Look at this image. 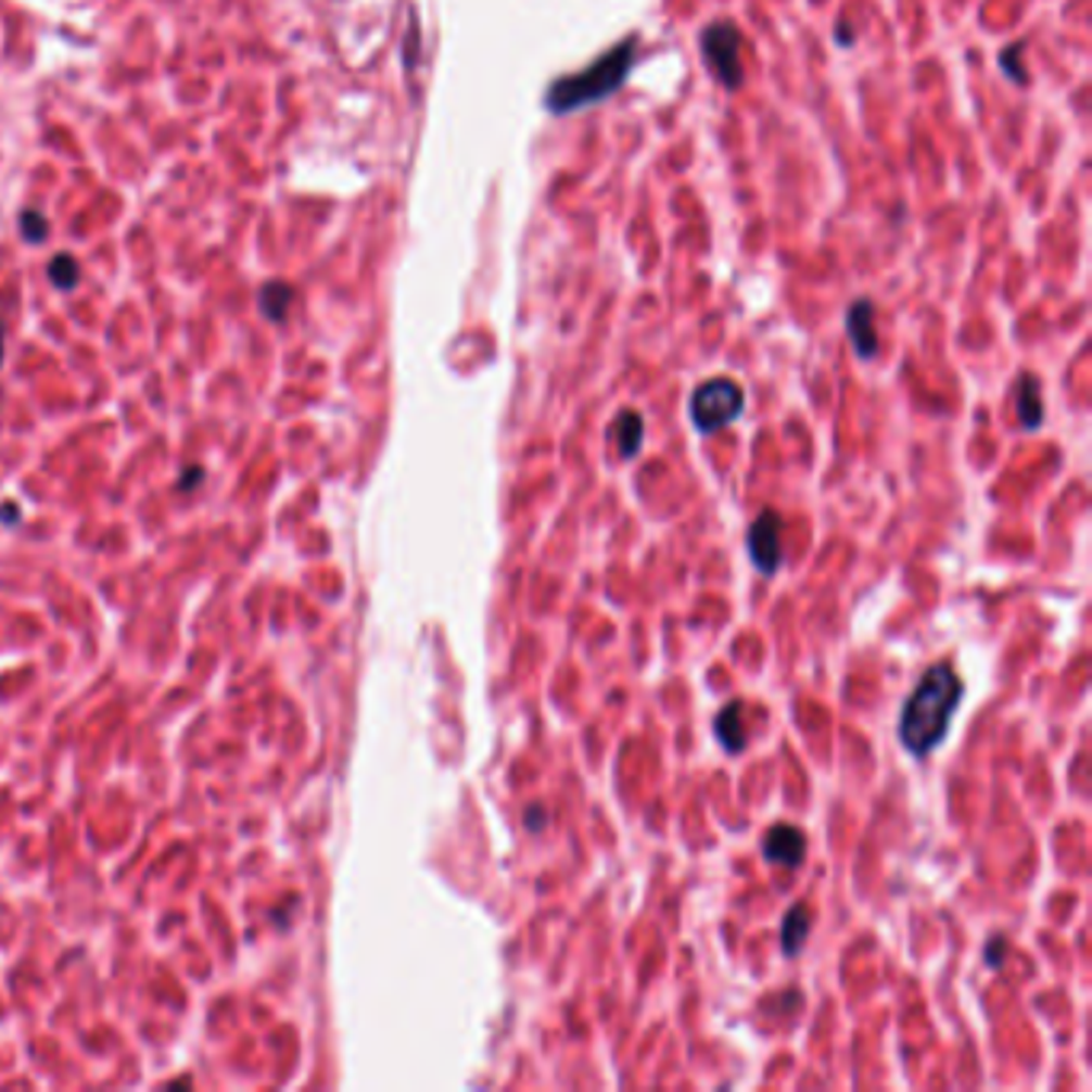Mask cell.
I'll list each match as a JSON object with an SVG mask.
<instances>
[{
	"label": "cell",
	"mask_w": 1092,
	"mask_h": 1092,
	"mask_svg": "<svg viewBox=\"0 0 1092 1092\" xmlns=\"http://www.w3.org/2000/svg\"><path fill=\"white\" fill-rule=\"evenodd\" d=\"M49 282L55 289H62V292H71L80 282V263L71 257V254L52 257V263H49Z\"/></svg>",
	"instance_id": "obj_13"
},
{
	"label": "cell",
	"mask_w": 1092,
	"mask_h": 1092,
	"mask_svg": "<svg viewBox=\"0 0 1092 1092\" xmlns=\"http://www.w3.org/2000/svg\"><path fill=\"white\" fill-rule=\"evenodd\" d=\"M808 929H811V913L804 903H795L788 913H785V923H782V949L785 955H798L804 939H808Z\"/></svg>",
	"instance_id": "obj_11"
},
{
	"label": "cell",
	"mask_w": 1092,
	"mask_h": 1092,
	"mask_svg": "<svg viewBox=\"0 0 1092 1092\" xmlns=\"http://www.w3.org/2000/svg\"><path fill=\"white\" fill-rule=\"evenodd\" d=\"M744 410V388L734 379H711L693 391L689 417L699 433H718L734 423Z\"/></svg>",
	"instance_id": "obj_3"
},
{
	"label": "cell",
	"mask_w": 1092,
	"mask_h": 1092,
	"mask_svg": "<svg viewBox=\"0 0 1092 1092\" xmlns=\"http://www.w3.org/2000/svg\"><path fill=\"white\" fill-rule=\"evenodd\" d=\"M525 824H529L532 830H542V827H545V817H542V814H525Z\"/></svg>",
	"instance_id": "obj_15"
},
{
	"label": "cell",
	"mask_w": 1092,
	"mask_h": 1092,
	"mask_svg": "<svg viewBox=\"0 0 1092 1092\" xmlns=\"http://www.w3.org/2000/svg\"><path fill=\"white\" fill-rule=\"evenodd\" d=\"M1016 401H1019V420L1026 430H1034L1044 417V404H1041V388L1031 376H1023L1019 379V391H1016Z\"/></svg>",
	"instance_id": "obj_12"
},
{
	"label": "cell",
	"mask_w": 1092,
	"mask_h": 1092,
	"mask_svg": "<svg viewBox=\"0 0 1092 1092\" xmlns=\"http://www.w3.org/2000/svg\"><path fill=\"white\" fill-rule=\"evenodd\" d=\"M20 231L29 244H46L49 238V218L36 208H23L20 212Z\"/></svg>",
	"instance_id": "obj_14"
},
{
	"label": "cell",
	"mask_w": 1092,
	"mask_h": 1092,
	"mask_svg": "<svg viewBox=\"0 0 1092 1092\" xmlns=\"http://www.w3.org/2000/svg\"><path fill=\"white\" fill-rule=\"evenodd\" d=\"M846 330H849V340H852V346H855V353L862 359H875L878 356V330H875V305H872V299H855L849 305Z\"/></svg>",
	"instance_id": "obj_6"
},
{
	"label": "cell",
	"mask_w": 1092,
	"mask_h": 1092,
	"mask_svg": "<svg viewBox=\"0 0 1092 1092\" xmlns=\"http://www.w3.org/2000/svg\"><path fill=\"white\" fill-rule=\"evenodd\" d=\"M612 440L622 458H635L644 443V420L638 410H622L612 423Z\"/></svg>",
	"instance_id": "obj_9"
},
{
	"label": "cell",
	"mask_w": 1092,
	"mask_h": 1092,
	"mask_svg": "<svg viewBox=\"0 0 1092 1092\" xmlns=\"http://www.w3.org/2000/svg\"><path fill=\"white\" fill-rule=\"evenodd\" d=\"M292 299H295V289H292L289 282L272 279V282H266V285L259 289L257 299L259 312L266 315V321L282 323L289 318V305H292Z\"/></svg>",
	"instance_id": "obj_10"
},
{
	"label": "cell",
	"mask_w": 1092,
	"mask_h": 1092,
	"mask_svg": "<svg viewBox=\"0 0 1092 1092\" xmlns=\"http://www.w3.org/2000/svg\"><path fill=\"white\" fill-rule=\"evenodd\" d=\"M638 46H642L638 36H625L619 46L602 52L589 67H583L577 74H568V77H558L545 90V110L555 113V116H568V113H577V110H586V106L602 103L606 97H612L625 84L628 71L635 65Z\"/></svg>",
	"instance_id": "obj_2"
},
{
	"label": "cell",
	"mask_w": 1092,
	"mask_h": 1092,
	"mask_svg": "<svg viewBox=\"0 0 1092 1092\" xmlns=\"http://www.w3.org/2000/svg\"><path fill=\"white\" fill-rule=\"evenodd\" d=\"M702 55L711 74L727 87L737 90L744 84V36L734 23L718 20L702 33Z\"/></svg>",
	"instance_id": "obj_4"
},
{
	"label": "cell",
	"mask_w": 1092,
	"mask_h": 1092,
	"mask_svg": "<svg viewBox=\"0 0 1092 1092\" xmlns=\"http://www.w3.org/2000/svg\"><path fill=\"white\" fill-rule=\"evenodd\" d=\"M747 551H750V561L760 574L772 577L782 564V519L778 513H760L753 519L750 532H747Z\"/></svg>",
	"instance_id": "obj_5"
},
{
	"label": "cell",
	"mask_w": 1092,
	"mask_h": 1092,
	"mask_svg": "<svg viewBox=\"0 0 1092 1092\" xmlns=\"http://www.w3.org/2000/svg\"><path fill=\"white\" fill-rule=\"evenodd\" d=\"M962 696V680L949 663H936L923 673L900 714V740L913 757H926L942 744Z\"/></svg>",
	"instance_id": "obj_1"
},
{
	"label": "cell",
	"mask_w": 1092,
	"mask_h": 1092,
	"mask_svg": "<svg viewBox=\"0 0 1092 1092\" xmlns=\"http://www.w3.org/2000/svg\"><path fill=\"white\" fill-rule=\"evenodd\" d=\"M714 737L727 753H740L747 747V727H744V702H731L714 718Z\"/></svg>",
	"instance_id": "obj_8"
},
{
	"label": "cell",
	"mask_w": 1092,
	"mask_h": 1092,
	"mask_svg": "<svg viewBox=\"0 0 1092 1092\" xmlns=\"http://www.w3.org/2000/svg\"><path fill=\"white\" fill-rule=\"evenodd\" d=\"M804 852H808V839L798 827L791 824H778L772 827L766 839H763V855L766 862L772 865H788V868H798L804 862Z\"/></svg>",
	"instance_id": "obj_7"
},
{
	"label": "cell",
	"mask_w": 1092,
	"mask_h": 1092,
	"mask_svg": "<svg viewBox=\"0 0 1092 1092\" xmlns=\"http://www.w3.org/2000/svg\"><path fill=\"white\" fill-rule=\"evenodd\" d=\"M3 350H7V340H3V323H0V366H3Z\"/></svg>",
	"instance_id": "obj_16"
}]
</instances>
